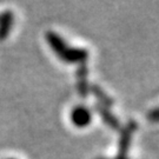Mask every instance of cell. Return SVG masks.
I'll return each instance as SVG.
<instances>
[{"mask_svg": "<svg viewBox=\"0 0 159 159\" xmlns=\"http://www.w3.org/2000/svg\"><path fill=\"white\" fill-rule=\"evenodd\" d=\"M45 39L53 53L64 63L81 65L86 64L89 59V51L86 48L70 46L57 32L47 31L45 34Z\"/></svg>", "mask_w": 159, "mask_h": 159, "instance_id": "obj_1", "label": "cell"}, {"mask_svg": "<svg viewBox=\"0 0 159 159\" xmlns=\"http://www.w3.org/2000/svg\"><path fill=\"white\" fill-rule=\"evenodd\" d=\"M137 123L134 120H130L123 129H120L119 143H118V153L113 159H129V150L132 144V138L137 131ZM106 159V158H98Z\"/></svg>", "mask_w": 159, "mask_h": 159, "instance_id": "obj_2", "label": "cell"}, {"mask_svg": "<svg viewBox=\"0 0 159 159\" xmlns=\"http://www.w3.org/2000/svg\"><path fill=\"white\" fill-rule=\"evenodd\" d=\"M70 119L72 125L78 129H85L91 125L92 123V112L91 110L83 105H78L71 110Z\"/></svg>", "mask_w": 159, "mask_h": 159, "instance_id": "obj_3", "label": "cell"}, {"mask_svg": "<svg viewBox=\"0 0 159 159\" xmlns=\"http://www.w3.org/2000/svg\"><path fill=\"white\" fill-rule=\"evenodd\" d=\"M87 66L86 64H81L77 70V90L79 92V96L81 98H86L90 92V86L87 81Z\"/></svg>", "mask_w": 159, "mask_h": 159, "instance_id": "obj_4", "label": "cell"}, {"mask_svg": "<svg viewBox=\"0 0 159 159\" xmlns=\"http://www.w3.org/2000/svg\"><path fill=\"white\" fill-rule=\"evenodd\" d=\"M14 24V14L10 10L0 13V41H4L10 35Z\"/></svg>", "mask_w": 159, "mask_h": 159, "instance_id": "obj_5", "label": "cell"}, {"mask_svg": "<svg viewBox=\"0 0 159 159\" xmlns=\"http://www.w3.org/2000/svg\"><path fill=\"white\" fill-rule=\"evenodd\" d=\"M96 111L98 112V114L100 116V118L104 120V123L113 129V130H119L120 129V123L118 118L114 116L113 113L110 112V108L106 107V106H102L100 104H96Z\"/></svg>", "mask_w": 159, "mask_h": 159, "instance_id": "obj_6", "label": "cell"}, {"mask_svg": "<svg viewBox=\"0 0 159 159\" xmlns=\"http://www.w3.org/2000/svg\"><path fill=\"white\" fill-rule=\"evenodd\" d=\"M90 90H91L92 93L94 94V97H96L97 100H98L97 104H100V105L106 106L108 108L113 105V99L111 97H108L107 93L104 91L102 87H99L98 85H93L90 87Z\"/></svg>", "mask_w": 159, "mask_h": 159, "instance_id": "obj_7", "label": "cell"}, {"mask_svg": "<svg viewBox=\"0 0 159 159\" xmlns=\"http://www.w3.org/2000/svg\"><path fill=\"white\" fill-rule=\"evenodd\" d=\"M6 159H16V158H6Z\"/></svg>", "mask_w": 159, "mask_h": 159, "instance_id": "obj_8", "label": "cell"}]
</instances>
